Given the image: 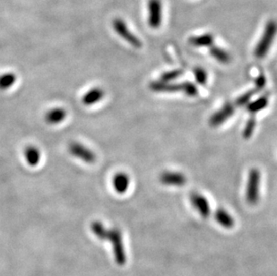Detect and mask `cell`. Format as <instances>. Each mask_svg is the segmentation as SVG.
Wrapping results in <instances>:
<instances>
[{
  "label": "cell",
  "instance_id": "obj_18",
  "mask_svg": "<svg viewBox=\"0 0 277 276\" xmlns=\"http://www.w3.org/2000/svg\"><path fill=\"white\" fill-rule=\"evenodd\" d=\"M268 101H269L268 97H260L257 100H254L252 102H249V104L247 105V109H248V112L254 115L255 113L261 112L264 108H266L268 105Z\"/></svg>",
  "mask_w": 277,
  "mask_h": 276
},
{
  "label": "cell",
  "instance_id": "obj_5",
  "mask_svg": "<svg viewBox=\"0 0 277 276\" xmlns=\"http://www.w3.org/2000/svg\"><path fill=\"white\" fill-rule=\"evenodd\" d=\"M148 24L151 28L158 29L162 21V5L161 0H148Z\"/></svg>",
  "mask_w": 277,
  "mask_h": 276
},
{
  "label": "cell",
  "instance_id": "obj_13",
  "mask_svg": "<svg viewBox=\"0 0 277 276\" xmlns=\"http://www.w3.org/2000/svg\"><path fill=\"white\" fill-rule=\"evenodd\" d=\"M67 117L64 108H54L45 114V121L49 125L60 124Z\"/></svg>",
  "mask_w": 277,
  "mask_h": 276
},
{
  "label": "cell",
  "instance_id": "obj_17",
  "mask_svg": "<svg viewBox=\"0 0 277 276\" xmlns=\"http://www.w3.org/2000/svg\"><path fill=\"white\" fill-rule=\"evenodd\" d=\"M209 52L213 59H215L218 62L223 63V64H228L232 60L229 52H227L226 50L223 49V48L215 47V46H212L209 49Z\"/></svg>",
  "mask_w": 277,
  "mask_h": 276
},
{
  "label": "cell",
  "instance_id": "obj_11",
  "mask_svg": "<svg viewBox=\"0 0 277 276\" xmlns=\"http://www.w3.org/2000/svg\"><path fill=\"white\" fill-rule=\"evenodd\" d=\"M113 188L117 193L124 194L128 191L130 184L129 175H127L124 172L117 173L116 175L113 177Z\"/></svg>",
  "mask_w": 277,
  "mask_h": 276
},
{
  "label": "cell",
  "instance_id": "obj_2",
  "mask_svg": "<svg viewBox=\"0 0 277 276\" xmlns=\"http://www.w3.org/2000/svg\"><path fill=\"white\" fill-rule=\"evenodd\" d=\"M261 175L257 169L250 170L248 177V183L246 188V199L248 204L255 205L259 201Z\"/></svg>",
  "mask_w": 277,
  "mask_h": 276
},
{
  "label": "cell",
  "instance_id": "obj_1",
  "mask_svg": "<svg viewBox=\"0 0 277 276\" xmlns=\"http://www.w3.org/2000/svg\"><path fill=\"white\" fill-rule=\"evenodd\" d=\"M277 35V22L275 20H270L265 25V30L262 34L261 38L257 42V46L254 50V55L257 59L265 58L272 47L273 40Z\"/></svg>",
  "mask_w": 277,
  "mask_h": 276
},
{
  "label": "cell",
  "instance_id": "obj_22",
  "mask_svg": "<svg viewBox=\"0 0 277 276\" xmlns=\"http://www.w3.org/2000/svg\"><path fill=\"white\" fill-rule=\"evenodd\" d=\"M256 92L257 91L255 89V90L249 91V92H245L244 94H242L241 96L238 97L237 100L235 101V105L238 107H242V106L249 104V100H251V98L253 97Z\"/></svg>",
  "mask_w": 277,
  "mask_h": 276
},
{
  "label": "cell",
  "instance_id": "obj_14",
  "mask_svg": "<svg viewBox=\"0 0 277 276\" xmlns=\"http://www.w3.org/2000/svg\"><path fill=\"white\" fill-rule=\"evenodd\" d=\"M214 37L211 33H204L197 36H193L189 38V44L192 45L194 47H211L213 44Z\"/></svg>",
  "mask_w": 277,
  "mask_h": 276
},
{
  "label": "cell",
  "instance_id": "obj_20",
  "mask_svg": "<svg viewBox=\"0 0 277 276\" xmlns=\"http://www.w3.org/2000/svg\"><path fill=\"white\" fill-rule=\"evenodd\" d=\"M256 124H257V120L256 118L254 117V115L249 118V120L247 121L246 123L245 128H244V131H243V137L245 139H249L251 136L253 135L254 130L256 128Z\"/></svg>",
  "mask_w": 277,
  "mask_h": 276
},
{
  "label": "cell",
  "instance_id": "obj_6",
  "mask_svg": "<svg viewBox=\"0 0 277 276\" xmlns=\"http://www.w3.org/2000/svg\"><path fill=\"white\" fill-rule=\"evenodd\" d=\"M69 151L73 156L85 161V163H93L96 160L95 153L78 142H71L69 144Z\"/></svg>",
  "mask_w": 277,
  "mask_h": 276
},
{
  "label": "cell",
  "instance_id": "obj_8",
  "mask_svg": "<svg viewBox=\"0 0 277 276\" xmlns=\"http://www.w3.org/2000/svg\"><path fill=\"white\" fill-rule=\"evenodd\" d=\"M190 202L193 206L199 212L203 218H208L211 213V208L208 201L205 196L198 193H192L190 195Z\"/></svg>",
  "mask_w": 277,
  "mask_h": 276
},
{
  "label": "cell",
  "instance_id": "obj_25",
  "mask_svg": "<svg viewBox=\"0 0 277 276\" xmlns=\"http://www.w3.org/2000/svg\"><path fill=\"white\" fill-rule=\"evenodd\" d=\"M266 84V79H265V76L261 74L259 76H257L255 80V84H256V91H259L262 90L265 86Z\"/></svg>",
  "mask_w": 277,
  "mask_h": 276
},
{
  "label": "cell",
  "instance_id": "obj_12",
  "mask_svg": "<svg viewBox=\"0 0 277 276\" xmlns=\"http://www.w3.org/2000/svg\"><path fill=\"white\" fill-rule=\"evenodd\" d=\"M104 97V92L100 87H94V88L89 90L88 92L85 93L82 98V102L85 106H92L96 104L99 101L102 100Z\"/></svg>",
  "mask_w": 277,
  "mask_h": 276
},
{
  "label": "cell",
  "instance_id": "obj_19",
  "mask_svg": "<svg viewBox=\"0 0 277 276\" xmlns=\"http://www.w3.org/2000/svg\"><path fill=\"white\" fill-rule=\"evenodd\" d=\"M16 81V76L14 73H7L0 76V91H5L13 86Z\"/></svg>",
  "mask_w": 277,
  "mask_h": 276
},
{
  "label": "cell",
  "instance_id": "obj_16",
  "mask_svg": "<svg viewBox=\"0 0 277 276\" xmlns=\"http://www.w3.org/2000/svg\"><path fill=\"white\" fill-rule=\"evenodd\" d=\"M24 157L30 166H36L40 160V152L35 146H28L24 150Z\"/></svg>",
  "mask_w": 277,
  "mask_h": 276
},
{
  "label": "cell",
  "instance_id": "obj_23",
  "mask_svg": "<svg viewBox=\"0 0 277 276\" xmlns=\"http://www.w3.org/2000/svg\"><path fill=\"white\" fill-rule=\"evenodd\" d=\"M181 75H182V71L181 70H180V69H174V70H172V71L163 73L161 75L160 80L162 81V82H169V83H171L172 81L177 79L178 77H180Z\"/></svg>",
  "mask_w": 277,
  "mask_h": 276
},
{
  "label": "cell",
  "instance_id": "obj_4",
  "mask_svg": "<svg viewBox=\"0 0 277 276\" xmlns=\"http://www.w3.org/2000/svg\"><path fill=\"white\" fill-rule=\"evenodd\" d=\"M113 25L115 32L123 40H126L127 42H129V44L131 45L132 47L137 48H140L142 47V42H141L140 40L136 35H134L132 32H130L129 27L127 26V24L122 19L117 18V19L113 21Z\"/></svg>",
  "mask_w": 277,
  "mask_h": 276
},
{
  "label": "cell",
  "instance_id": "obj_21",
  "mask_svg": "<svg viewBox=\"0 0 277 276\" xmlns=\"http://www.w3.org/2000/svg\"><path fill=\"white\" fill-rule=\"evenodd\" d=\"M181 84H182V91L181 92H184L186 95L189 97H195L198 94V90H197V86L193 83L184 82V83H181Z\"/></svg>",
  "mask_w": 277,
  "mask_h": 276
},
{
  "label": "cell",
  "instance_id": "obj_7",
  "mask_svg": "<svg viewBox=\"0 0 277 276\" xmlns=\"http://www.w3.org/2000/svg\"><path fill=\"white\" fill-rule=\"evenodd\" d=\"M234 111L235 109H234L233 104L230 103V102L225 103L218 112H215L214 114L211 116L210 120H209L210 126L213 127V128L221 126L223 123H225L226 120L233 116Z\"/></svg>",
  "mask_w": 277,
  "mask_h": 276
},
{
  "label": "cell",
  "instance_id": "obj_24",
  "mask_svg": "<svg viewBox=\"0 0 277 276\" xmlns=\"http://www.w3.org/2000/svg\"><path fill=\"white\" fill-rule=\"evenodd\" d=\"M195 78L198 84L201 85H205L207 82V73L204 68H197L194 69Z\"/></svg>",
  "mask_w": 277,
  "mask_h": 276
},
{
  "label": "cell",
  "instance_id": "obj_3",
  "mask_svg": "<svg viewBox=\"0 0 277 276\" xmlns=\"http://www.w3.org/2000/svg\"><path fill=\"white\" fill-rule=\"evenodd\" d=\"M109 240L113 244V253L117 264L123 265L126 263V254L121 231L117 228L107 230L103 238V240Z\"/></svg>",
  "mask_w": 277,
  "mask_h": 276
},
{
  "label": "cell",
  "instance_id": "obj_9",
  "mask_svg": "<svg viewBox=\"0 0 277 276\" xmlns=\"http://www.w3.org/2000/svg\"><path fill=\"white\" fill-rule=\"evenodd\" d=\"M160 181L166 186L181 187L186 184L187 179L181 172H164L160 176Z\"/></svg>",
  "mask_w": 277,
  "mask_h": 276
},
{
  "label": "cell",
  "instance_id": "obj_15",
  "mask_svg": "<svg viewBox=\"0 0 277 276\" xmlns=\"http://www.w3.org/2000/svg\"><path fill=\"white\" fill-rule=\"evenodd\" d=\"M217 223L224 228L231 229L234 226V220L231 214L225 211V209L219 208L214 214Z\"/></svg>",
  "mask_w": 277,
  "mask_h": 276
},
{
  "label": "cell",
  "instance_id": "obj_10",
  "mask_svg": "<svg viewBox=\"0 0 277 276\" xmlns=\"http://www.w3.org/2000/svg\"><path fill=\"white\" fill-rule=\"evenodd\" d=\"M150 88L156 92H176L182 91V84H173L169 82L154 81L150 84Z\"/></svg>",
  "mask_w": 277,
  "mask_h": 276
}]
</instances>
